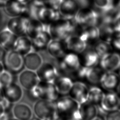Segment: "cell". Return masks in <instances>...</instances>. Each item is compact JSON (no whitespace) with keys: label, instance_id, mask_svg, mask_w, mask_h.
<instances>
[{"label":"cell","instance_id":"obj_25","mask_svg":"<svg viewBox=\"0 0 120 120\" xmlns=\"http://www.w3.org/2000/svg\"><path fill=\"white\" fill-rule=\"evenodd\" d=\"M23 61L26 69L34 71H36L43 62L41 56L34 51H32L24 56Z\"/></svg>","mask_w":120,"mask_h":120},{"label":"cell","instance_id":"obj_22","mask_svg":"<svg viewBox=\"0 0 120 120\" xmlns=\"http://www.w3.org/2000/svg\"><path fill=\"white\" fill-rule=\"evenodd\" d=\"M17 37L6 26L0 30V45L6 51L13 50Z\"/></svg>","mask_w":120,"mask_h":120},{"label":"cell","instance_id":"obj_18","mask_svg":"<svg viewBox=\"0 0 120 120\" xmlns=\"http://www.w3.org/2000/svg\"><path fill=\"white\" fill-rule=\"evenodd\" d=\"M60 18L61 16L58 10L45 6L40 10L38 15V19L47 25H50Z\"/></svg>","mask_w":120,"mask_h":120},{"label":"cell","instance_id":"obj_46","mask_svg":"<svg viewBox=\"0 0 120 120\" xmlns=\"http://www.w3.org/2000/svg\"><path fill=\"white\" fill-rule=\"evenodd\" d=\"M92 120H104L103 118L100 116H97L96 117H95L93 119H92Z\"/></svg>","mask_w":120,"mask_h":120},{"label":"cell","instance_id":"obj_36","mask_svg":"<svg viewBox=\"0 0 120 120\" xmlns=\"http://www.w3.org/2000/svg\"><path fill=\"white\" fill-rule=\"evenodd\" d=\"M112 45L115 49L120 52V33H118L112 41Z\"/></svg>","mask_w":120,"mask_h":120},{"label":"cell","instance_id":"obj_47","mask_svg":"<svg viewBox=\"0 0 120 120\" xmlns=\"http://www.w3.org/2000/svg\"><path fill=\"white\" fill-rule=\"evenodd\" d=\"M4 69V68L3 65L2 63V62H0V74Z\"/></svg>","mask_w":120,"mask_h":120},{"label":"cell","instance_id":"obj_39","mask_svg":"<svg viewBox=\"0 0 120 120\" xmlns=\"http://www.w3.org/2000/svg\"><path fill=\"white\" fill-rule=\"evenodd\" d=\"M6 52L7 51L1 45H0V62H2Z\"/></svg>","mask_w":120,"mask_h":120},{"label":"cell","instance_id":"obj_51","mask_svg":"<svg viewBox=\"0 0 120 120\" xmlns=\"http://www.w3.org/2000/svg\"><path fill=\"white\" fill-rule=\"evenodd\" d=\"M118 70V75H119V76L120 78V68H119V69Z\"/></svg>","mask_w":120,"mask_h":120},{"label":"cell","instance_id":"obj_41","mask_svg":"<svg viewBox=\"0 0 120 120\" xmlns=\"http://www.w3.org/2000/svg\"><path fill=\"white\" fill-rule=\"evenodd\" d=\"M6 112H7L6 111V110L1 101V102H0V116Z\"/></svg>","mask_w":120,"mask_h":120},{"label":"cell","instance_id":"obj_31","mask_svg":"<svg viewBox=\"0 0 120 120\" xmlns=\"http://www.w3.org/2000/svg\"><path fill=\"white\" fill-rule=\"evenodd\" d=\"M100 58L104 54L111 52L112 46L110 43H108L99 39L92 47Z\"/></svg>","mask_w":120,"mask_h":120},{"label":"cell","instance_id":"obj_8","mask_svg":"<svg viewBox=\"0 0 120 120\" xmlns=\"http://www.w3.org/2000/svg\"><path fill=\"white\" fill-rule=\"evenodd\" d=\"M99 64L105 72H115L120 67V54L109 52L100 58Z\"/></svg>","mask_w":120,"mask_h":120},{"label":"cell","instance_id":"obj_45","mask_svg":"<svg viewBox=\"0 0 120 120\" xmlns=\"http://www.w3.org/2000/svg\"><path fill=\"white\" fill-rule=\"evenodd\" d=\"M8 0H0V8H3Z\"/></svg>","mask_w":120,"mask_h":120},{"label":"cell","instance_id":"obj_35","mask_svg":"<svg viewBox=\"0 0 120 120\" xmlns=\"http://www.w3.org/2000/svg\"><path fill=\"white\" fill-rule=\"evenodd\" d=\"M45 6L58 10L63 0H42Z\"/></svg>","mask_w":120,"mask_h":120},{"label":"cell","instance_id":"obj_4","mask_svg":"<svg viewBox=\"0 0 120 120\" xmlns=\"http://www.w3.org/2000/svg\"><path fill=\"white\" fill-rule=\"evenodd\" d=\"M57 61L59 74L68 76L71 78L81 66L78 54L73 52H67L57 59Z\"/></svg>","mask_w":120,"mask_h":120},{"label":"cell","instance_id":"obj_44","mask_svg":"<svg viewBox=\"0 0 120 120\" xmlns=\"http://www.w3.org/2000/svg\"><path fill=\"white\" fill-rule=\"evenodd\" d=\"M4 99L2 88L0 86V102H1Z\"/></svg>","mask_w":120,"mask_h":120},{"label":"cell","instance_id":"obj_10","mask_svg":"<svg viewBox=\"0 0 120 120\" xmlns=\"http://www.w3.org/2000/svg\"><path fill=\"white\" fill-rule=\"evenodd\" d=\"M88 90L89 88L85 83L82 81H75L68 95L81 105L87 101Z\"/></svg>","mask_w":120,"mask_h":120},{"label":"cell","instance_id":"obj_15","mask_svg":"<svg viewBox=\"0 0 120 120\" xmlns=\"http://www.w3.org/2000/svg\"><path fill=\"white\" fill-rule=\"evenodd\" d=\"M3 8L7 15L11 17L26 15V3L17 0H8Z\"/></svg>","mask_w":120,"mask_h":120},{"label":"cell","instance_id":"obj_33","mask_svg":"<svg viewBox=\"0 0 120 120\" xmlns=\"http://www.w3.org/2000/svg\"><path fill=\"white\" fill-rule=\"evenodd\" d=\"M13 82V75L4 69L0 74V86L2 88Z\"/></svg>","mask_w":120,"mask_h":120},{"label":"cell","instance_id":"obj_43","mask_svg":"<svg viewBox=\"0 0 120 120\" xmlns=\"http://www.w3.org/2000/svg\"><path fill=\"white\" fill-rule=\"evenodd\" d=\"M116 93L118 95V96L119 97V98H120V82H119V83L118 84V85H117L116 89Z\"/></svg>","mask_w":120,"mask_h":120},{"label":"cell","instance_id":"obj_6","mask_svg":"<svg viewBox=\"0 0 120 120\" xmlns=\"http://www.w3.org/2000/svg\"><path fill=\"white\" fill-rule=\"evenodd\" d=\"M2 63L4 69L13 75L20 73L24 68L23 56L13 50L6 52Z\"/></svg>","mask_w":120,"mask_h":120},{"label":"cell","instance_id":"obj_20","mask_svg":"<svg viewBox=\"0 0 120 120\" xmlns=\"http://www.w3.org/2000/svg\"><path fill=\"white\" fill-rule=\"evenodd\" d=\"M74 81L68 76L59 74L53 83L60 95H68Z\"/></svg>","mask_w":120,"mask_h":120},{"label":"cell","instance_id":"obj_24","mask_svg":"<svg viewBox=\"0 0 120 120\" xmlns=\"http://www.w3.org/2000/svg\"><path fill=\"white\" fill-rule=\"evenodd\" d=\"M13 50L22 56L33 51L31 40L26 35L18 37Z\"/></svg>","mask_w":120,"mask_h":120},{"label":"cell","instance_id":"obj_49","mask_svg":"<svg viewBox=\"0 0 120 120\" xmlns=\"http://www.w3.org/2000/svg\"><path fill=\"white\" fill-rule=\"evenodd\" d=\"M41 120L40 119H39V118H38V117H32L30 120Z\"/></svg>","mask_w":120,"mask_h":120},{"label":"cell","instance_id":"obj_34","mask_svg":"<svg viewBox=\"0 0 120 120\" xmlns=\"http://www.w3.org/2000/svg\"><path fill=\"white\" fill-rule=\"evenodd\" d=\"M105 117V120H120V110L117 109L108 112Z\"/></svg>","mask_w":120,"mask_h":120},{"label":"cell","instance_id":"obj_26","mask_svg":"<svg viewBox=\"0 0 120 120\" xmlns=\"http://www.w3.org/2000/svg\"><path fill=\"white\" fill-rule=\"evenodd\" d=\"M13 114L15 118L19 120H29L33 115L31 108L25 103H17L13 107Z\"/></svg>","mask_w":120,"mask_h":120},{"label":"cell","instance_id":"obj_3","mask_svg":"<svg viewBox=\"0 0 120 120\" xmlns=\"http://www.w3.org/2000/svg\"><path fill=\"white\" fill-rule=\"evenodd\" d=\"M29 96L32 99H43L55 101L59 94L53 82L39 81L36 86L30 90Z\"/></svg>","mask_w":120,"mask_h":120},{"label":"cell","instance_id":"obj_50","mask_svg":"<svg viewBox=\"0 0 120 120\" xmlns=\"http://www.w3.org/2000/svg\"><path fill=\"white\" fill-rule=\"evenodd\" d=\"M55 120H65L62 119H61V118H60L58 117L57 118V119H56Z\"/></svg>","mask_w":120,"mask_h":120},{"label":"cell","instance_id":"obj_16","mask_svg":"<svg viewBox=\"0 0 120 120\" xmlns=\"http://www.w3.org/2000/svg\"><path fill=\"white\" fill-rule=\"evenodd\" d=\"M120 98L116 92L109 91L105 93L98 106L106 112L118 109Z\"/></svg>","mask_w":120,"mask_h":120},{"label":"cell","instance_id":"obj_53","mask_svg":"<svg viewBox=\"0 0 120 120\" xmlns=\"http://www.w3.org/2000/svg\"><path fill=\"white\" fill-rule=\"evenodd\" d=\"M118 109L120 110V102H119V108H118Z\"/></svg>","mask_w":120,"mask_h":120},{"label":"cell","instance_id":"obj_11","mask_svg":"<svg viewBox=\"0 0 120 120\" xmlns=\"http://www.w3.org/2000/svg\"><path fill=\"white\" fill-rule=\"evenodd\" d=\"M64 42L67 52H70L79 54L82 53L87 47V43L82 40L79 36L73 34L68 36Z\"/></svg>","mask_w":120,"mask_h":120},{"label":"cell","instance_id":"obj_40","mask_svg":"<svg viewBox=\"0 0 120 120\" xmlns=\"http://www.w3.org/2000/svg\"><path fill=\"white\" fill-rule=\"evenodd\" d=\"M10 118L8 112H6L0 116V120H9Z\"/></svg>","mask_w":120,"mask_h":120},{"label":"cell","instance_id":"obj_42","mask_svg":"<svg viewBox=\"0 0 120 120\" xmlns=\"http://www.w3.org/2000/svg\"><path fill=\"white\" fill-rule=\"evenodd\" d=\"M4 22V16L2 12L0 10V28L2 26Z\"/></svg>","mask_w":120,"mask_h":120},{"label":"cell","instance_id":"obj_7","mask_svg":"<svg viewBox=\"0 0 120 120\" xmlns=\"http://www.w3.org/2000/svg\"><path fill=\"white\" fill-rule=\"evenodd\" d=\"M30 19L26 15L12 17L8 21L6 26L17 37L26 35Z\"/></svg>","mask_w":120,"mask_h":120},{"label":"cell","instance_id":"obj_28","mask_svg":"<svg viewBox=\"0 0 120 120\" xmlns=\"http://www.w3.org/2000/svg\"><path fill=\"white\" fill-rule=\"evenodd\" d=\"M82 120H92L98 115L97 106L88 101L80 105Z\"/></svg>","mask_w":120,"mask_h":120},{"label":"cell","instance_id":"obj_1","mask_svg":"<svg viewBox=\"0 0 120 120\" xmlns=\"http://www.w3.org/2000/svg\"><path fill=\"white\" fill-rule=\"evenodd\" d=\"M55 104L58 117L65 120H82L80 105L69 96L59 97Z\"/></svg>","mask_w":120,"mask_h":120},{"label":"cell","instance_id":"obj_38","mask_svg":"<svg viewBox=\"0 0 120 120\" xmlns=\"http://www.w3.org/2000/svg\"><path fill=\"white\" fill-rule=\"evenodd\" d=\"M78 5L80 8H87L89 5L88 0H74Z\"/></svg>","mask_w":120,"mask_h":120},{"label":"cell","instance_id":"obj_2","mask_svg":"<svg viewBox=\"0 0 120 120\" xmlns=\"http://www.w3.org/2000/svg\"><path fill=\"white\" fill-rule=\"evenodd\" d=\"M76 26L73 19L61 17L49 26V32L52 39L64 40L68 36L75 34Z\"/></svg>","mask_w":120,"mask_h":120},{"label":"cell","instance_id":"obj_32","mask_svg":"<svg viewBox=\"0 0 120 120\" xmlns=\"http://www.w3.org/2000/svg\"><path fill=\"white\" fill-rule=\"evenodd\" d=\"M94 6L96 9L102 14L113 7V0H95Z\"/></svg>","mask_w":120,"mask_h":120},{"label":"cell","instance_id":"obj_9","mask_svg":"<svg viewBox=\"0 0 120 120\" xmlns=\"http://www.w3.org/2000/svg\"><path fill=\"white\" fill-rule=\"evenodd\" d=\"M40 81L53 82L59 75L57 67L49 62H43L36 71Z\"/></svg>","mask_w":120,"mask_h":120},{"label":"cell","instance_id":"obj_21","mask_svg":"<svg viewBox=\"0 0 120 120\" xmlns=\"http://www.w3.org/2000/svg\"><path fill=\"white\" fill-rule=\"evenodd\" d=\"M52 39L48 30H44L31 39L33 51L37 52L46 50L47 46Z\"/></svg>","mask_w":120,"mask_h":120},{"label":"cell","instance_id":"obj_12","mask_svg":"<svg viewBox=\"0 0 120 120\" xmlns=\"http://www.w3.org/2000/svg\"><path fill=\"white\" fill-rule=\"evenodd\" d=\"M18 81L20 85L27 90L33 89L39 81L36 71L27 69L19 73Z\"/></svg>","mask_w":120,"mask_h":120},{"label":"cell","instance_id":"obj_13","mask_svg":"<svg viewBox=\"0 0 120 120\" xmlns=\"http://www.w3.org/2000/svg\"><path fill=\"white\" fill-rule=\"evenodd\" d=\"M78 56L81 66L91 68L97 66L99 64L100 57L91 46H87L85 50Z\"/></svg>","mask_w":120,"mask_h":120},{"label":"cell","instance_id":"obj_29","mask_svg":"<svg viewBox=\"0 0 120 120\" xmlns=\"http://www.w3.org/2000/svg\"><path fill=\"white\" fill-rule=\"evenodd\" d=\"M26 4V15L31 19H38L40 10L45 6L42 0H30Z\"/></svg>","mask_w":120,"mask_h":120},{"label":"cell","instance_id":"obj_5","mask_svg":"<svg viewBox=\"0 0 120 120\" xmlns=\"http://www.w3.org/2000/svg\"><path fill=\"white\" fill-rule=\"evenodd\" d=\"M33 111L36 117L41 120H55L58 117L55 101L38 99Z\"/></svg>","mask_w":120,"mask_h":120},{"label":"cell","instance_id":"obj_30","mask_svg":"<svg viewBox=\"0 0 120 120\" xmlns=\"http://www.w3.org/2000/svg\"><path fill=\"white\" fill-rule=\"evenodd\" d=\"M105 92L100 87L93 85L89 88L87 101L96 105L100 104Z\"/></svg>","mask_w":120,"mask_h":120},{"label":"cell","instance_id":"obj_14","mask_svg":"<svg viewBox=\"0 0 120 120\" xmlns=\"http://www.w3.org/2000/svg\"><path fill=\"white\" fill-rule=\"evenodd\" d=\"M2 90L4 98L12 104L17 103L22 97V87L15 82H12L2 88Z\"/></svg>","mask_w":120,"mask_h":120},{"label":"cell","instance_id":"obj_48","mask_svg":"<svg viewBox=\"0 0 120 120\" xmlns=\"http://www.w3.org/2000/svg\"><path fill=\"white\" fill-rule=\"evenodd\" d=\"M20 2H23V3H27L30 0H17Z\"/></svg>","mask_w":120,"mask_h":120},{"label":"cell","instance_id":"obj_27","mask_svg":"<svg viewBox=\"0 0 120 120\" xmlns=\"http://www.w3.org/2000/svg\"><path fill=\"white\" fill-rule=\"evenodd\" d=\"M49 26L43 24L38 19H30L26 35L31 40L44 30L49 31Z\"/></svg>","mask_w":120,"mask_h":120},{"label":"cell","instance_id":"obj_37","mask_svg":"<svg viewBox=\"0 0 120 120\" xmlns=\"http://www.w3.org/2000/svg\"><path fill=\"white\" fill-rule=\"evenodd\" d=\"M111 26L114 32L120 33V19L111 23Z\"/></svg>","mask_w":120,"mask_h":120},{"label":"cell","instance_id":"obj_17","mask_svg":"<svg viewBox=\"0 0 120 120\" xmlns=\"http://www.w3.org/2000/svg\"><path fill=\"white\" fill-rule=\"evenodd\" d=\"M80 8L77 3L74 0H63L58 10L61 18L66 19H73Z\"/></svg>","mask_w":120,"mask_h":120},{"label":"cell","instance_id":"obj_52","mask_svg":"<svg viewBox=\"0 0 120 120\" xmlns=\"http://www.w3.org/2000/svg\"><path fill=\"white\" fill-rule=\"evenodd\" d=\"M18 120V119H16V118H12V119H10V120Z\"/></svg>","mask_w":120,"mask_h":120},{"label":"cell","instance_id":"obj_23","mask_svg":"<svg viewBox=\"0 0 120 120\" xmlns=\"http://www.w3.org/2000/svg\"><path fill=\"white\" fill-rule=\"evenodd\" d=\"M46 50L49 55L56 60L61 58L67 52L64 40L52 39Z\"/></svg>","mask_w":120,"mask_h":120},{"label":"cell","instance_id":"obj_19","mask_svg":"<svg viewBox=\"0 0 120 120\" xmlns=\"http://www.w3.org/2000/svg\"><path fill=\"white\" fill-rule=\"evenodd\" d=\"M120 82V78L115 72H105L100 79L99 84L105 90L113 91Z\"/></svg>","mask_w":120,"mask_h":120}]
</instances>
